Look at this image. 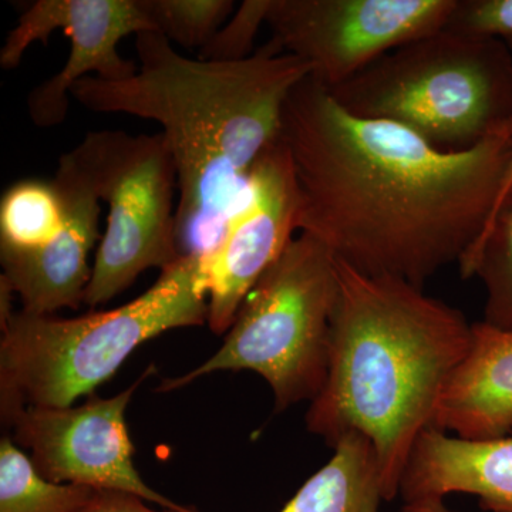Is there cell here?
Instances as JSON below:
<instances>
[{
    "label": "cell",
    "instance_id": "obj_1",
    "mask_svg": "<svg viewBox=\"0 0 512 512\" xmlns=\"http://www.w3.org/2000/svg\"><path fill=\"white\" fill-rule=\"evenodd\" d=\"M279 138L299 232L360 274L417 288L476 247L512 154V138L444 153L399 124L353 116L312 76L289 93Z\"/></svg>",
    "mask_w": 512,
    "mask_h": 512
},
{
    "label": "cell",
    "instance_id": "obj_2",
    "mask_svg": "<svg viewBox=\"0 0 512 512\" xmlns=\"http://www.w3.org/2000/svg\"><path fill=\"white\" fill-rule=\"evenodd\" d=\"M136 50V74L86 77L72 97L94 113L160 124L177 171L181 254L208 265L252 168L281 137L289 93L311 66L271 42L239 62L190 59L157 32L137 35Z\"/></svg>",
    "mask_w": 512,
    "mask_h": 512
},
{
    "label": "cell",
    "instance_id": "obj_3",
    "mask_svg": "<svg viewBox=\"0 0 512 512\" xmlns=\"http://www.w3.org/2000/svg\"><path fill=\"white\" fill-rule=\"evenodd\" d=\"M336 262L328 377L306 427L332 447L349 433L366 437L379 460L384 498L392 501L414 444L433 427L441 394L466 356L471 325L423 288Z\"/></svg>",
    "mask_w": 512,
    "mask_h": 512
},
{
    "label": "cell",
    "instance_id": "obj_4",
    "mask_svg": "<svg viewBox=\"0 0 512 512\" xmlns=\"http://www.w3.org/2000/svg\"><path fill=\"white\" fill-rule=\"evenodd\" d=\"M207 293V261L184 255L120 308L77 318L13 312L0 325L2 423L9 427L28 406L70 407L92 396L147 340L204 325Z\"/></svg>",
    "mask_w": 512,
    "mask_h": 512
},
{
    "label": "cell",
    "instance_id": "obj_5",
    "mask_svg": "<svg viewBox=\"0 0 512 512\" xmlns=\"http://www.w3.org/2000/svg\"><path fill=\"white\" fill-rule=\"evenodd\" d=\"M328 90L353 116L399 124L444 153L512 138V52L494 37L439 30Z\"/></svg>",
    "mask_w": 512,
    "mask_h": 512
},
{
    "label": "cell",
    "instance_id": "obj_6",
    "mask_svg": "<svg viewBox=\"0 0 512 512\" xmlns=\"http://www.w3.org/2000/svg\"><path fill=\"white\" fill-rule=\"evenodd\" d=\"M338 298L335 255L312 235L293 238L242 303L221 349L197 369L163 380L157 392L215 372L251 370L271 386L278 412L312 402L328 377Z\"/></svg>",
    "mask_w": 512,
    "mask_h": 512
},
{
    "label": "cell",
    "instance_id": "obj_7",
    "mask_svg": "<svg viewBox=\"0 0 512 512\" xmlns=\"http://www.w3.org/2000/svg\"><path fill=\"white\" fill-rule=\"evenodd\" d=\"M101 201L109 204L92 279L84 293L90 308L116 298L147 269L183 256L174 205L177 171L163 134L90 131L73 148Z\"/></svg>",
    "mask_w": 512,
    "mask_h": 512
},
{
    "label": "cell",
    "instance_id": "obj_8",
    "mask_svg": "<svg viewBox=\"0 0 512 512\" xmlns=\"http://www.w3.org/2000/svg\"><path fill=\"white\" fill-rule=\"evenodd\" d=\"M457 0H271V43L326 89L397 47L446 28Z\"/></svg>",
    "mask_w": 512,
    "mask_h": 512
},
{
    "label": "cell",
    "instance_id": "obj_9",
    "mask_svg": "<svg viewBox=\"0 0 512 512\" xmlns=\"http://www.w3.org/2000/svg\"><path fill=\"white\" fill-rule=\"evenodd\" d=\"M154 369V365L148 367L133 386L110 399L92 394L79 407H25L9 426L15 431L16 443L30 450L37 471L53 483L123 491L163 510L198 511L157 493L134 466L126 410L138 386Z\"/></svg>",
    "mask_w": 512,
    "mask_h": 512
},
{
    "label": "cell",
    "instance_id": "obj_10",
    "mask_svg": "<svg viewBox=\"0 0 512 512\" xmlns=\"http://www.w3.org/2000/svg\"><path fill=\"white\" fill-rule=\"evenodd\" d=\"M60 30L70 40L63 69L28 94L30 120L56 127L66 120L74 84L86 77L109 82L137 73L136 63L120 55L124 37L156 32L138 0H36L22 10L0 49V67L13 70L30 46L46 43Z\"/></svg>",
    "mask_w": 512,
    "mask_h": 512
},
{
    "label": "cell",
    "instance_id": "obj_11",
    "mask_svg": "<svg viewBox=\"0 0 512 512\" xmlns=\"http://www.w3.org/2000/svg\"><path fill=\"white\" fill-rule=\"evenodd\" d=\"M298 184L279 138L256 161L244 198L208 259V325L227 333L242 303L299 231Z\"/></svg>",
    "mask_w": 512,
    "mask_h": 512
},
{
    "label": "cell",
    "instance_id": "obj_12",
    "mask_svg": "<svg viewBox=\"0 0 512 512\" xmlns=\"http://www.w3.org/2000/svg\"><path fill=\"white\" fill-rule=\"evenodd\" d=\"M53 180L62 192V231L45 247L15 251L0 249L3 278L18 293L22 311L55 315L77 309L92 279L90 252L100 238V197L73 150L59 158Z\"/></svg>",
    "mask_w": 512,
    "mask_h": 512
},
{
    "label": "cell",
    "instance_id": "obj_13",
    "mask_svg": "<svg viewBox=\"0 0 512 512\" xmlns=\"http://www.w3.org/2000/svg\"><path fill=\"white\" fill-rule=\"evenodd\" d=\"M476 495L484 510L512 512V436L471 441L424 430L400 484L404 503L448 494Z\"/></svg>",
    "mask_w": 512,
    "mask_h": 512
},
{
    "label": "cell",
    "instance_id": "obj_14",
    "mask_svg": "<svg viewBox=\"0 0 512 512\" xmlns=\"http://www.w3.org/2000/svg\"><path fill=\"white\" fill-rule=\"evenodd\" d=\"M434 429L487 441L512 433V330L471 325L464 359L441 394Z\"/></svg>",
    "mask_w": 512,
    "mask_h": 512
},
{
    "label": "cell",
    "instance_id": "obj_15",
    "mask_svg": "<svg viewBox=\"0 0 512 512\" xmlns=\"http://www.w3.org/2000/svg\"><path fill=\"white\" fill-rule=\"evenodd\" d=\"M333 448L328 463L279 512H379L386 498L372 443L349 433Z\"/></svg>",
    "mask_w": 512,
    "mask_h": 512
},
{
    "label": "cell",
    "instance_id": "obj_16",
    "mask_svg": "<svg viewBox=\"0 0 512 512\" xmlns=\"http://www.w3.org/2000/svg\"><path fill=\"white\" fill-rule=\"evenodd\" d=\"M64 217L62 192L53 178L16 181L0 201V249L45 247L62 231Z\"/></svg>",
    "mask_w": 512,
    "mask_h": 512
},
{
    "label": "cell",
    "instance_id": "obj_17",
    "mask_svg": "<svg viewBox=\"0 0 512 512\" xmlns=\"http://www.w3.org/2000/svg\"><path fill=\"white\" fill-rule=\"evenodd\" d=\"M96 493L47 480L10 437L0 441V512H82Z\"/></svg>",
    "mask_w": 512,
    "mask_h": 512
},
{
    "label": "cell",
    "instance_id": "obj_18",
    "mask_svg": "<svg viewBox=\"0 0 512 512\" xmlns=\"http://www.w3.org/2000/svg\"><path fill=\"white\" fill-rule=\"evenodd\" d=\"M458 268L461 278L477 276L483 282L487 292L484 322L512 330V207L497 215Z\"/></svg>",
    "mask_w": 512,
    "mask_h": 512
},
{
    "label": "cell",
    "instance_id": "obj_19",
    "mask_svg": "<svg viewBox=\"0 0 512 512\" xmlns=\"http://www.w3.org/2000/svg\"><path fill=\"white\" fill-rule=\"evenodd\" d=\"M154 30L171 43L204 49L235 12L232 0H138Z\"/></svg>",
    "mask_w": 512,
    "mask_h": 512
},
{
    "label": "cell",
    "instance_id": "obj_20",
    "mask_svg": "<svg viewBox=\"0 0 512 512\" xmlns=\"http://www.w3.org/2000/svg\"><path fill=\"white\" fill-rule=\"evenodd\" d=\"M269 6L271 0L242 2L211 42L201 49L200 59L239 62L254 55L255 37L259 28L266 25Z\"/></svg>",
    "mask_w": 512,
    "mask_h": 512
},
{
    "label": "cell",
    "instance_id": "obj_21",
    "mask_svg": "<svg viewBox=\"0 0 512 512\" xmlns=\"http://www.w3.org/2000/svg\"><path fill=\"white\" fill-rule=\"evenodd\" d=\"M444 30L458 35L512 37V0H457Z\"/></svg>",
    "mask_w": 512,
    "mask_h": 512
},
{
    "label": "cell",
    "instance_id": "obj_22",
    "mask_svg": "<svg viewBox=\"0 0 512 512\" xmlns=\"http://www.w3.org/2000/svg\"><path fill=\"white\" fill-rule=\"evenodd\" d=\"M82 512H180L173 510H153L146 500L138 495L123 491L97 490L93 500ZM200 512V511H195Z\"/></svg>",
    "mask_w": 512,
    "mask_h": 512
},
{
    "label": "cell",
    "instance_id": "obj_23",
    "mask_svg": "<svg viewBox=\"0 0 512 512\" xmlns=\"http://www.w3.org/2000/svg\"><path fill=\"white\" fill-rule=\"evenodd\" d=\"M504 42L507 43L508 47H510L512 52V37L511 39L504 40ZM508 207H512V154L510 158V163H508L507 171H505L503 187H501L500 195H498L497 204H495L493 220H491V224L488 225V228H490L491 225H493V222L495 221V218H497V215ZM487 229H485V232H487Z\"/></svg>",
    "mask_w": 512,
    "mask_h": 512
},
{
    "label": "cell",
    "instance_id": "obj_24",
    "mask_svg": "<svg viewBox=\"0 0 512 512\" xmlns=\"http://www.w3.org/2000/svg\"><path fill=\"white\" fill-rule=\"evenodd\" d=\"M400 512H454L447 507L441 498H424V500L404 503Z\"/></svg>",
    "mask_w": 512,
    "mask_h": 512
}]
</instances>
